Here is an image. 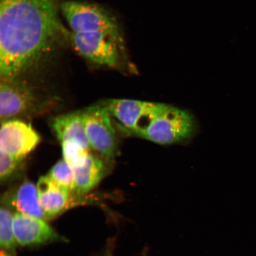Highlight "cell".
Returning a JSON list of instances; mask_svg holds the SVG:
<instances>
[{
	"label": "cell",
	"instance_id": "cell-7",
	"mask_svg": "<svg viewBox=\"0 0 256 256\" xmlns=\"http://www.w3.org/2000/svg\"><path fill=\"white\" fill-rule=\"evenodd\" d=\"M39 134L30 124L18 120L2 122L0 130V151L23 160L36 148Z\"/></svg>",
	"mask_w": 256,
	"mask_h": 256
},
{
	"label": "cell",
	"instance_id": "cell-6",
	"mask_svg": "<svg viewBox=\"0 0 256 256\" xmlns=\"http://www.w3.org/2000/svg\"><path fill=\"white\" fill-rule=\"evenodd\" d=\"M166 104L131 99H112L104 106L124 132L134 134L146 126Z\"/></svg>",
	"mask_w": 256,
	"mask_h": 256
},
{
	"label": "cell",
	"instance_id": "cell-18",
	"mask_svg": "<svg viewBox=\"0 0 256 256\" xmlns=\"http://www.w3.org/2000/svg\"><path fill=\"white\" fill-rule=\"evenodd\" d=\"M111 247L112 246L110 245V248H108L104 256H113V250Z\"/></svg>",
	"mask_w": 256,
	"mask_h": 256
},
{
	"label": "cell",
	"instance_id": "cell-13",
	"mask_svg": "<svg viewBox=\"0 0 256 256\" xmlns=\"http://www.w3.org/2000/svg\"><path fill=\"white\" fill-rule=\"evenodd\" d=\"M52 127L60 142L72 140L90 150L86 134L83 112L76 111L58 116L53 119Z\"/></svg>",
	"mask_w": 256,
	"mask_h": 256
},
{
	"label": "cell",
	"instance_id": "cell-10",
	"mask_svg": "<svg viewBox=\"0 0 256 256\" xmlns=\"http://www.w3.org/2000/svg\"><path fill=\"white\" fill-rule=\"evenodd\" d=\"M38 198L46 220L52 219L68 207L70 194L48 176H42L37 185Z\"/></svg>",
	"mask_w": 256,
	"mask_h": 256
},
{
	"label": "cell",
	"instance_id": "cell-14",
	"mask_svg": "<svg viewBox=\"0 0 256 256\" xmlns=\"http://www.w3.org/2000/svg\"><path fill=\"white\" fill-rule=\"evenodd\" d=\"M14 215L6 207L0 211V244L2 248L8 250L14 248L18 242L14 234Z\"/></svg>",
	"mask_w": 256,
	"mask_h": 256
},
{
	"label": "cell",
	"instance_id": "cell-11",
	"mask_svg": "<svg viewBox=\"0 0 256 256\" xmlns=\"http://www.w3.org/2000/svg\"><path fill=\"white\" fill-rule=\"evenodd\" d=\"M6 206L16 212L46 220L38 198L36 186L30 181H24L4 197Z\"/></svg>",
	"mask_w": 256,
	"mask_h": 256
},
{
	"label": "cell",
	"instance_id": "cell-19",
	"mask_svg": "<svg viewBox=\"0 0 256 256\" xmlns=\"http://www.w3.org/2000/svg\"><path fill=\"white\" fill-rule=\"evenodd\" d=\"M0 256H12L10 254H8V252L4 250H2L1 252V255Z\"/></svg>",
	"mask_w": 256,
	"mask_h": 256
},
{
	"label": "cell",
	"instance_id": "cell-8",
	"mask_svg": "<svg viewBox=\"0 0 256 256\" xmlns=\"http://www.w3.org/2000/svg\"><path fill=\"white\" fill-rule=\"evenodd\" d=\"M36 103L30 86L17 78H1L0 84V118L2 122L28 113Z\"/></svg>",
	"mask_w": 256,
	"mask_h": 256
},
{
	"label": "cell",
	"instance_id": "cell-16",
	"mask_svg": "<svg viewBox=\"0 0 256 256\" xmlns=\"http://www.w3.org/2000/svg\"><path fill=\"white\" fill-rule=\"evenodd\" d=\"M62 144L63 159L72 168L82 164L90 151L78 142L72 140L62 142Z\"/></svg>",
	"mask_w": 256,
	"mask_h": 256
},
{
	"label": "cell",
	"instance_id": "cell-5",
	"mask_svg": "<svg viewBox=\"0 0 256 256\" xmlns=\"http://www.w3.org/2000/svg\"><path fill=\"white\" fill-rule=\"evenodd\" d=\"M86 136L91 149L108 162L116 158L118 142L110 120V114L104 104L94 106L83 111Z\"/></svg>",
	"mask_w": 256,
	"mask_h": 256
},
{
	"label": "cell",
	"instance_id": "cell-1",
	"mask_svg": "<svg viewBox=\"0 0 256 256\" xmlns=\"http://www.w3.org/2000/svg\"><path fill=\"white\" fill-rule=\"evenodd\" d=\"M59 0H0V76L18 78L65 36Z\"/></svg>",
	"mask_w": 256,
	"mask_h": 256
},
{
	"label": "cell",
	"instance_id": "cell-3",
	"mask_svg": "<svg viewBox=\"0 0 256 256\" xmlns=\"http://www.w3.org/2000/svg\"><path fill=\"white\" fill-rule=\"evenodd\" d=\"M60 10L72 32H102L123 42L119 24L103 8L88 3L68 1L60 5Z\"/></svg>",
	"mask_w": 256,
	"mask_h": 256
},
{
	"label": "cell",
	"instance_id": "cell-4",
	"mask_svg": "<svg viewBox=\"0 0 256 256\" xmlns=\"http://www.w3.org/2000/svg\"><path fill=\"white\" fill-rule=\"evenodd\" d=\"M74 48L80 56L98 65L119 68L124 42L102 32H72Z\"/></svg>",
	"mask_w": 256,
	"mask_h": 256
},
{
	"label": "cell",
	"instance_id": "cell-12",
	"mask_svg": "<svg viewBox=\"0 0 256 256\" xmlns=\"http://www.w3.org/2000/svg\"><path fill=\"white\" fill-rule=\"evenodd\" d=\"M74 178L73 192L78 195L88 193L104 178L106 168L102 160L90 152L84 162L72 168Z\"/></svg>",
	"mask_w": 256,
	"mask_h": 256
},
{
	"label": "cell",
	"instance_id": "cell-17",
	"mask_svg": "<svg viewBox=\"0 0 256 256\" xmlns=\"http://www.w3.org/2000/svg\"><path fill=\"white\" fill-rule=\"evenodd\" d=\"M22 161L0 151V180L2 182H7L14 175Z\"/></svg>",
	"mask_w": 256,
	"mask_h": 256
},
{
	"label": "cell",
	"instance_id": "cell-9",
	"mask_svg": "<svg viewBox=\"0 0 256 256\" xmlns=\"http://www.w3.org/2000/svg\"><path fill=\"white\" fill-rule=\"evenodd\" d=\"M14 229L16 242L22 246L44 244L62 241V238L46 220L16 212L14 215Z\"/></svg>",
	"mask_w": 256,
	"mask_h": 256
},
{
	"label": "cell",
	"instance_id": "cell-15",
	"mask_svg": "<svg viewBox=\"0 0 256 256\" xmlns=\"http://www.w3.org/2000/svg\"><path fill=\"white\" fill-rule=\"evenodd\" d=\"M50 179L66 190L72 192L74 188L72 170L64 159L57 162L47 175Z\"/></svg>",
	"mask_w": 256,
	"mask_h": 256
},
{
	"label": "cell",
	"instance_id": "cell-2",
	"mask_svg": "<svg viewBox=\"0 0 256 256\" xmlns=\"http://www.w3.org/2000/svg\"><path fill=\"white\" fill-rule=\"evenodd\" d=\"M195 130L196 122L191 114L166 104L146 126L134 136L160 145H168L190 139Z\"/></svg>",
	"mask_w": 256,
	"mask_h": 256
},
{
	"label": "cell",
	"instance_id": "cell-20",
	"mask_svg": "<svg viewBox=\"0 0 256 256\" xmlns=\"http://www.w3.org/2000/svg\"><path fill=\"white\" fill-rule=\"evenodd\" d=\"M143 256H148L146 254V251H145V252H144V254H143Z\"/></svg>",
	"mask_w": 256,
	"mask_h": 256
}]
</instances>
